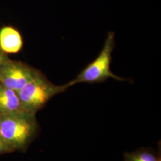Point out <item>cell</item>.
Returning a JSON list of instances; mask_svg holds the SVG:
<instances>
[{"label": "cell", "mask_w": 161, "mask_h": 161, "mask_svg": "<svg viewBox=\"0 0 161 161\" xmlns=\"http://www.w3.org/2000/svg\"><path fill=\"white\" fill-rule=\"evenodd\" d=\"M35 114L25 111L0 114V137L10 150L28 146L38 131Z\"/></svg>", "instance_id": "1"}, {"label": "cell", "mask_w": 161, "mask_h": 161, "mask_svg": "<svg viewBox=\"0 0 161 161\" xmlns=\"http://www.w3.org/2000/svg\"><path fill=\"white\" fill-rule=\"evenodd\" d=\"M22 110L16 92L0 84V114H6Z\"/></svg>", "instance_id": "6"}, {"label": "cell", "mask_w": 161, "mask_h": 161, "mask_svg": "<svg viewBox=\"0 0 161 161\" xmlns=\"http://www.w3.org/2000/svg\"><path fill=\"white\" fill-rule=\"evenodd\" d=\"M69 88L68 83L62 86L53 84L38 71L34 78L17 92L21 109L35 114L52 98Z\"/></svg>", "instance_id": "2"}, {"label": "cell", "mask_w": 161, "mask_h": 161, "mask_svg": "<svg viewBox=\"0 0 161 161\" xmlns=\"http://www.w3.org/2000/svg\"><path fill=\"white\" fill-rule=\"evenodd\" d=\"M8 151H10V150L8 149V148L7 147V146L3 141L2 138L0 137V154Z\"/></svg>", "instance_id": "9"}, {"label": "cell", "mask_w": 161, "mask_h": 161, "mask_svg": "<svg viewBox=\"0 0 161 161\" xmlns=\"http://www.w3.org/2000/svg\"><path fill=\"white\" fill-rule=\"evenodd\" d=\"M125 161H161V153L151 148H141L131 153L124 154Z\"/></svg>", "instance_id": "7"}, {"label": "cell", "mask_w": 161, "mask_h": 161, "mask_svg": "<svg viewBox=\"0 0 161 161\" xmlns=\"http://www.w3.org/2000/svg\"><path fill=\"white\" fill-rule=\"evenodd\" d=\"M8 59V58H7V56L5 54L4 52H3L0 49V72H1V69L3 65L4 64V63Z\"/></svg>", "instance_id": "8"}, {"label": "cell", "mask_w": 161, "mask_h": 161, "mask_svg": "<svg viewBox=\"0 0 161 161\" xmlns=\"http://www.w3.org/2000/svg\"><path fill=\"white\" fill-rule=\"evenodd\" d=\"M38 70L20 62L9 58L0 72V84L18 92L31 80Z\"/></svg>", "instance_id": "4"}, {"label": "cell", "mask_w": 161, "mask_h": 161, "mask_svg": "<svg viewBox=\"0 0 161 161\" xmlns=\"http://www.w3.org/2000/svg\"><path fill=\"white\" fill-rule=\"evenodd\" d=\"M23 46L21 35L16 29L6 26L0 30V49L7 53L19 52Z\"/></svg>", "instance_id": "5"}, {"label": "cell", "mask_w": 161, "mask_h": 161, "mask_svg": "<svg viewBox=\"0 0 161 161\" xmlns=\"http://www.w3.org/2000/svg\"><path fill=\"white\" fill-rule=\"evenodd\" d=\"M115 37L114 32L110 31L108 33L103 47L98 56L91 63L88 64L75 79L68 82L69 87L80 83H101L109 78H113L118 81L128 80L115 75L111 70L112 54L115 47Z\"/></svg>", "instance_id": "3"}]
</instances>
